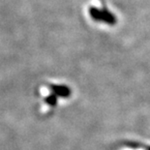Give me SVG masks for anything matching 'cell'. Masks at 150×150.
<instances>
[{"label": "cell", "mask_w": 150, "mask_h": 150, "mask_svg": "<svg viewBox=\"0 0 150 150\" xmlns=\"http://www.w3.org/2000/svg\"><path fill=\"white\" fill-rule=\"evenodd\" d=\"M50 88L52 89L54 93L61 95V96H67L69 94V89H67L64 86H56V85H52Z\"/></svg>", "instance_id": "6da1fadb"}, {"label": "cell", "mask_w": 150, "mask_h": 150, "mask_svg": "<svg viewBox=\"0 0 150 150\" xmlns=\"http://www.w3.org/2000/svg\"><path fill=\"white\" fill-rule=\"evenodd\" d=\"M46 102L50 106H54L56 103V99H55V96L54 95H50L49 97L46 99Z\"/></svg>", "instance_id": "7a4b0ae2"}]
</instances>
